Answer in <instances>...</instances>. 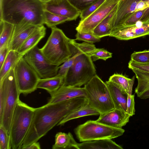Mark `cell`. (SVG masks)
Instances as JSON below:
<instances>
[{
  "label": "cell",
  "mask_w": 149,
  "mask_h": 149,
  "mask_svg": "<svg viewBox=\"0 0 149 149\" xmlns=\"http://www.w3.org/2000/svg\"><path fill=\"white\" fill-rule=\"evenodd\" d=\"M134 95L128 94L127 104L126 112L130 116L135 114Z\"/></svg>",
  "instance_id": "f35d334b"
},
{
  "label": "cell",
  "mask_w": 149,
  "mask_h": 149,
  "mask_svg": "<svg viewBox=\"0 0 149 149\" xmlns=\"http://www.w3.org/2000/svg\"><path fill=\"white\" fill-rule=\"evenodd\" d=\"M146 9L134 12L125 21L122 26L132 25L140 21Z\"/></svg>",
  "instance_id": "8d00e7d4"
},
{
  "label": "cell",
  "mask_w": 149,
  "mask_h": 149,
  "mask_svg": "<svg viewBox=\"0 0 149 149\" xmlns=\"http://www.w3.org/2000/svg\"><path fill=\"white\" fill-rule=\"evenodd\" d=\"M44 3L45 10L67 17L71 21L76 20L80 15V12L68 0H50Z\"/></svg>",
  "instance_id": "4fadbf2b"
},
{
  "label": "cell",
  "mask_w": 149,
  "mask_h": 149,
  "mask_svg": "<svg viewBox=\"0 0 149 149\" xmlns=\"http://www.w3.org/2000/svg\"><path fill=\"white\" fill-rule=\"evenodd\" d=\"M143 1H149V0H143Z\"/></svg>",
  "instance_id": "f6af8a7d"
},
{
  "label": "cell",
  "mask_w": 149,
  "mask_h": 149,
  "mask_svg": "<svg viewBox=\"0 0 149 149\" xmlns=\"http://www.w3.org/2000/svg\"><path fill=\"white\" fill-rule=\"evenodd\" d=\"M148 7H149V1L143 0H141L137 4L135 11L143 10Z\"/></svg>",
  "instance_id": "60d3db41"
},
{
  "label": "cell",
  "mask_w": 149,
  "mask_h": 149,
  "mask_svg": "<svg viewBox=\"0 0 149 149\" xmlns=\"http://www.w3.org/2000/svg\"><path fill=\"white\" fill-rule=\"evenodd\" d=\"M135 78L134 76L130 79L121 74H114L110 77L109 80L118 85L128 94H132Z\"/></svg>",
  "instance_id": "4316f807"
},
{
  "label": "cell",
  "mask_w": 149,
  "mask_h": 149,
  "mask_svg": "<svg viewBox=\"0 0 149 149\" xmlns=\"http://www.w3.org/2000/svg\"><path fill=\"white\" fill-rule=\"evenodd\" d=\"M72 53V56L59 66L57 75L64 77L70 67L72 65L74 61L78 54V52L71 46Z\"/></svg>",
  "instance_id": "f546056e"
},
{
  "label": "cell",
  "mask_w": 149,
  "mask_h": 149,
  "mask_svg": "<svg viewBox=\"0 0 149 149\" xmlns=\"http://www.w3.org/2000/svg\"><path fill=\"white\" fill-rule=\"evenodd\" d=\"M149 35V19L144 22L138 21L133 25L116 29L109 36L127 40Z\"/></svg>",
  "instance_id": "7c38bea8"
},
{
  "label": "cell",
  "mask_w": 149,
  "mask_h": 149,
  "mask_svg": "<svg viewBox=\"0 0 149 149\" xmlns=\"http://www.w3.org/2000/svg\"><path fill=\"white\" fill-rule=\"evenodd\" d=\"M71 21L67 17L55 14L45 10L43 16V22L48 27L52 28L58 24L66 21Z\"/></svg>",
  "instance_id": "f1b7e54d"
},
{
  "label": "cell",
  "mask_w": 149,
  "mask_h": 149,
  "mask_svg": "<svg viewBox=\"0 0 149 149\" xmlns=\"http://www.w3.org/2000/svg\"><path fill=\"white\" fill-rule=\"evenodd\" d=\"M128 67L131 69H134L141 71L149 72V63H139L130 60L128 63Z\"/></svg>",
  "instance_id": "74e56055"
},
{
  "label": "cell",
  "mask_w": 149,
  "mask_h": 149,
  "mask_svg": "<svg viewBox=\"0 0 149 149\" xmlns=\"http://www.w3.org/2000/svg\"><path fill=\"white\" fill-rule=\"evenodd\" d=\"M88 104L100 115L114 109L108 88L96 74L84 85Z\"/></svg>",
  "instance_id": "52a82bcc"
},
{
  "label": "cell",
  "mask_w": 149,
  "mask_h": 149,
  "mask_svg": "<svg viewBox=\"0 0 149 149\" xmlns=\"http://www.w3.org/2000/svg\"><path fill=\"white\" fill-rule=\"evenodd\" d=\"M8 51V47H4L0 49V68L4 61Z\"/></svg>",
  "instance_id": "ab89813d"
},
{
  "label": "cell",
  "mask_w": 149,
  "mask_h": 149,
  "mask_svg": "<svg viewBox=\"0 0 149 149\" xmlns=\"http://www.w3.org/2000/svg\"><path fill=\"white\" fill-rule=\"evenodd\" d=\"M118 2L115 0H106L91 15L84 20L80 21L76 30L80 33H92L95 28L111 13Z\"/></svg>",
  "instance_id": "8fae6325"
},
{
  "label": "cell",
  "mask_w": 149,
  "mask_h": 149,
  "mask_svg": "<svg viewBox=\"0 0 149 149\" xmlns=\"http://www.w3.org/2000/svg\"><path fill=\"white\" fill-rule=\"evenodd\" d=\"M115 0L116 1H117V2H119V1L120 0Z\"/></svg>",
  "instance_id": "ee69618b"
},
{
  "label": "cell",
  "mask_w": 149,
  "mask_h": 149,
  "mask_svg": "<svg viewBox=\"0 0 149 149\" xmlns=\"http://www.w3.org/2000/svg\"><path fill=\"white\" fill-rule=\"evenodd\" d=\"M141 0H120L119 1L113 20V31L122 26L125 21L135 11L136 6Z\"/></svg>",
  "instance_id": "2e32d148"
},
{
  "label": "cell",
  "mask_w": 149,
  "mask_h": 149,
  "mask_svg": "<svg viewBox=\"0 0 149 149\" xmlns=\"http://www.w3.org/2000/svg\"><path fill=\"white\" fill-rule=\"evenodd\" d=\"M39 0L43 3H45V2H46L47 1H48L50 0Z\"/></svg>",
  "instance_id": "7bdbcfd3"
},
{
  "label": "cell",
  "mask_w": 149,
  "mask_h": 149,
  "mask_svg": "<svg viewBox=\"0 0 149 149\" xmlns=\"http://www.w3.org/2000/svg\"><path fill=\"white\" fill-rule=\"evenodd\" d=\"M75 36V40L83 41L91 43L98 42L100 40V38L95 36L91 33L77 32Z\"/></svg>",
  "instance_id": "e575fe53"
},
{
  "label": "cell",
  "mask_w": 149,
  "mask_h": 149,
  "mask_svg": "<svg viewBox=\"0 0 149 149\" xmlns=\"http://www.w3.org/2000/svg\"><path fill=\"white\" fill-rule=\"evenodd\" d=\"M98 0H68L80 12L89 7Z\"/></svg>",
  "instance_id": "836d02e7"
},
{
  "label": "cell",
  "mask_w": 149,
  "mask_h": 149,
  "mask_svg": "<svg viewBox=\"0 0 149 149\" xmlns=\"http://www.w3.org/2000/svg\"><path fill=\"white\" fill-rule=\"evenodd\" d=\"M106 0H98L89 7L80 12L81 20L84 19L99 8Z\"/></svg>",
  "instance_id": "d590c367"
},
{
  "label": "cell",
  "mask_w": 149,
  "mask_h": 149,
  "mask_svg": "<svg viewBox=\"0 0 149 149\" xmlns=\"http://www.w3.org/2000/svg\"><path fill=\"white\" fill-rule=\"evenodd\" d=\"M131 70L135 73L138 81L135 93L138 97L141 99L149 98V72L134 69Z\"/></svg>",
  "instance_id": "ffe728a7"
},
{
  "label": "cell",
  "mask_w": 149,
  "mask_h": 149,
  "mask_svg": "<svg viewBox=\"0 0 149 149\" xmlns=\"http://www.w3.org/2000/svg\"><path fill=\"white\" fill-rule=\"evenodd\" d=\"M36 110V108L18 100L13 115L10 132L12 149H21Z\"/></svg>",
  "instance_id": "5b68a950"
},
{
  "label": "cell",
  "mask_w": 149,
  "mask_h": 149,
  "mask_svg": "<svg viewBox=\"0 0 149 149\" xmlns=\"http://www.w3.org/2000/svg\"><path fill=\"white\" fill-rule=\"evenodd\" d=\"M117 5L93 29L92 32L93 35L100 38L110 36L113 31V20Z\"/></svg>",
  "instance_id": "d6986e66"
},
{
  "label": "cell",
  "mask_w": 149,
  "mask_h": 149,
  "mask_svg": "<svg viewBox=\"0 0 149 149\" xmlns=\"http://www.w3.org/2000/svg\"><path fill=\"white\" fill-rule=\"evenodd\" d=\"M14 67L0 80V110H3L0 125L4 128L9 135L13 115L20 95L15 79Z\"/></svg>",
  "instance_id": "277c9868"
},
{
  "label": "cell",
  "mask_w": 149,
  "mask_h": 149,
  "mask_svg": "<svg viewBox=\"0 0 149 149\" xmlns=\"http://www.w3.org/2000/svg\"><path fill=\"white\" fill-rule=\"evenodd\" d=\"M89 54L93 61H95L100 59L106 61L112 56V53L103 48H96Z\"/></svg>",
  "instance_id": "4dcf8cb0"
},
{
  "label": "cell",
  "mask_w": 149,
  "mask_h": 149,
  "mask_svg": "<svg viewBox=\"0 0 149 149\" xmlns=\"http://www.w3.org/2000/svg\"><path fill=\"white\" fill-rule=\"evenodd\" d=\"M14 70L20 94L26 95L37 89V84L40 78L23 56L18 61L15 66Z\"/></svg>",
  "instance_id": "9c48e42d"
},
{
  "label": "cell",
  "mask_w": 149,
  "mask_h": 149,
  "mask_svg": "<svg viewBox=\"0 0 149 149\" xmlns=\"http://www.w3.org/2000/svg\"><path fill=\"white\" fill-rule=\"evenodd\" d=\"M64 77L58 75L48 78L40 79L37 88L47 91L50 94L56 91L63 85Z\"/></svg>",
  "instance_id": "cb8c5ba5"
},
{
  "label": "cell",
  "mask_w": 149,
  "mask_h": 149,
  "mask_svg": "<svg viewBox=\"0 0 149 149\" xmlns=\"http://www.w3.org/2000/svg\"><path fill=\"white\" fill-rule=\"evenodd\" d=\"M51 98L48 103L60 102L78 97H86L84 87L62 86L56 91L50 94Z\"/></svg>",
  "instance_id": "e0dca14e"
},
{
  "label": "cell",
  "mask_w": 149,
  "mask_h": 149,
  "mask_svg": "<svg viewBox=\"0 0 149 149\" xmlns=\"http://www.w3.org/2000/svg\"><path fill=\"white\" fill-rule=\"evenodd\" d=\"M23 57L40 79L51 77L57 74L59 66L51 63L37 45L27 52Z\"/></svg>",
  "instance_id": "30bf717a"
},
{
  "label": "cell",
  "mask_w": 149,
  "mask_h": 149,
  "mask_svg": "<svg viewBox=\"0 0 149 149\" xmlns=\"http://www.w3.org/2000/svg\"><path fill=\"white\" fill-rule=\"evenodd\" d=\"M99 115H100L99 112L87 104L70 113L59 123L57 125H63L65 123L71 120L80 117Z\"/></svg>",
  "instance_id": "d4e9b609"
},
{
  "label": "cell",
  "mask_w": 149,
  "mask_h": 149,
  "mask_svg": "<svg viewBox=\"0 0 149 149\" xmlns=\"http://www.w3.org/2000/svg\"><path fill=\"white\" fill-rule=\"evenodd\" d=\"M39 26L24 23L14 25L13 34L8 45L9 51L17 52L27 39Z\"/></svg>",
  "instance_id": "5bb4252c"
},
{
  "label": "cell",
  "mask_w": 149,
  "mask_h": 149,
  "mask_svg": "<svg viewBox=\"0 0 149 149\" xmlns=\"http://www.w3.org/2000/svg\"><path fill=\"white\" fill-rule=\"evenodd\" d=\"M78 143L71 133H66L60 132L55 135V143L52 146V148L78 149Z\"/></svg>",
  "instance_id": "603a6c76"
},
{
  "label": "cell",
  "mask_w": 149,
  "mask_h": 149,
  "mask_svg": "<svg viewBox=\"0 0 149 149\" xmlns=\"http://www.w3.org/2000/svg\"><path fill=\"white\" fill-rule=\"evenodd\" d=\"M22 56L17 51H9L2 65L0 68V80L13 68Z\"/></svg>",
  "instance_id": "484cf974"
},
{
  "label": "cell",
  "mask_w": 149,
  "mask_h": 149,
  "mask_svg": "<svg viewBox=\"0 0 149 149\" xmlns=\"http://www.w3.org/2000/svg\"><path fill=\"white\" fill-rule=\"evenodd\" d=\"M131 60L139 63H149V49L134 52L131 55Z\"/></svg>",
  "instance_id": "1f68e13d"
},
{
  "label": "cell",
  "mask_w": 149,
  "mask_h": 149,
  "mask_svg": "<svg viewBox=\"0 0 149 149\" xmlns=\"http://www.w3.org/2000/svg\"><path fill=\"white\" fill-rule=\"evenodd\" d=\"M111 139H102L78 143V149H123Z\"/></svg>",
  "instance_id": "7402d4cb"
},
{
  "label": "cell",
  "mask_w": 149,
  "mask_h": 149,
  "mask_svg": "<svg viewBox=\"0 0 149 149\" xmlns=\"http://www.w3.org/2000/svg\"><path fill=\"white\" fill-rule=\"evenodd\" d=\"M88 104L86 97H78L36 108L33 120L21 149L38 141L70 113Z\"/></svg>",
  "instance_id": "6da1fadb"
},
{
  "label": "cell",
  "mask_w": 149,
  "mask_h": 149,
  "mask_svg": "<svg viewBox=\"0 0 149 149\" xmlns=\"http://www.w3.org/2000/svg\"><path fill=\"white\" fill-rule=\"evenodd\" d=\"M11 149L10 138L4 128L0 125V149Z\"/></svg>",
  "instance_id": "d6a6232c"
},
{
  "label": "cell",
  "mask_w": 149,
  "mask_h": 149,
  "mask_svg": "<svg viewBox=\"0 0 149 149\" xmlns=\"http://www.w3.org/2000/svg\"><path fill=\"white\" fill-rule=\"evenodd\" d=\"M71 45L78 54L64 78L62 86L80 87L96 75L95 65L89 54L96 47L92 43L77 42L70 39Z\"/></svg>",
  "instance_id": "3957f363"
},
{
  "label": "cell",
  "mask_w": 149,
  "mask_h": 149,
  "mask_svg": "<svg viewBox=\"0 0 149 149\" xmlns=\"http://www.w3.org/2000/svg\"><path fill=\"white\" fill-rule=\"evenodd\" d=\"M14 27V24L0 20V49L8 47L13 34Z\"/></svg>",
  "instance_id": "83f0119b"
},
{
  "label": "cell",
  "mask_w": 149,
  "mask_h": 149,
  "mask_svg": "<svg viewBox=\"0 0 149 149\" xmlns=\"http://www.w3.org/2000/svg\"><path fill=\"white\" fill-rule=\"evenodd\" d=\"M51 33L43 47L42 53L52 64L59 66L72 55L68 38L61 29L56 26L51 28Z\"/></svg>",
  "instance_id": "8992f818"
},
{
  "label": "cell",
  "mask_w": 149,
  "mask_h": 149,
  "mask_svg": "<svg viewBox=\"0 0 149 149\" xmlns=\"http://www.w3.org/2000/svg\"><path fill=\"white\" fill-rule=\"evenodd\" d=\"M130 116L126 112L114 108L109 112L100 115L96 121L107 126L122 128L129 122Z\"/></svg>",
  "instance_id": "9a60e30c"
},
{
  "label": "cell",
  "mask_w": 149,
  "mask_h": 149,
  "mask_svg": "<svg viewBox=\"0 0 149 149\" xmlns=\"http://www.w3.org/2000/svg\"><path fill=\"white\" fill-rule=\"evenodd\" d=\"M46 28L42 25L39 26L29 37L19 49L17 52L22 56L37 45L44 38L46 33Z\"/></svg>",
  "instance_id": "44dd1931"
},
{
  "label": "cell",
  "mask_w": 149,
  "mask_h": 149,
  "mask_svg": "<svg viewBox=\"0 0 149 149\" xmlns=\"http://www.w3.org/2000/svg\"><path fill=\"white\" fill-rule=\"evenodd\" d=\"M105 83L109 90L114 108L126 112L128 94L114 83L109 80Z\"/></svg>",
  "instance_id": "ac0fdd59"
},
{
  "label": "cell",
  "mask_w": 149,
  "mask_h": 149,
  "mask_svg": "<svg viewBox=\"0 0 149 149\" xmlns=\"http://www.w3.org/2000/svg\"><path fill=\"white\" fill-rule=\"evenodd\" d=\"M125 131L122 128L111 127L91 120L78 125L74 129L77 138L81 142L112 139L122 135Z\"/></svg>",
  "instance_id": "ba28073f"
},
{
  "label": "cell",
  "mask_w": 149,
  "mask_h": 149,
  "mask_svg": "<svg viewBox=\"0 0 149 149\" xmlns=\"http://www.w3.org/2000/svg\"><path fill=\"white\" fill-rule=\"evenodd\" d=\"M44 3L39 0H0V20L14 25H43Z\"/></svg>",
  "instance_id": "7a4b0ae2"
},
{
  "label": "cell",
  "mask_w": 149,
  "mask_h": 149,
  "mask_svg": "<svg viewBox=\"0 0 149 149\" xmlns=\"http://www.w3.org/2000/svg\"><path fill=\"white\" fill-rule=\"evenodd\" d=\"M41 148L40 144L38 141L33 143L24 148L25 149H40Z\"/></svg>",
  "instance_id": "b9f144b4"
}]
</instances>
